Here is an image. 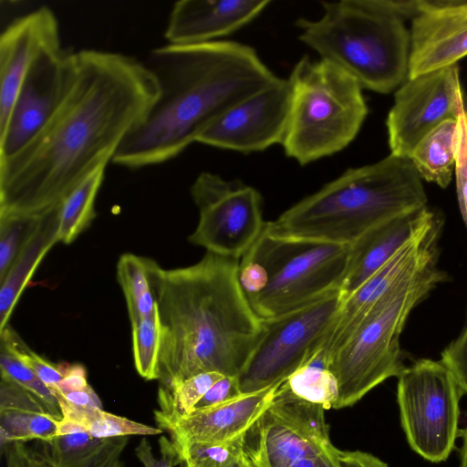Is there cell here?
Segmentation results:
<instances>
[{
  "label": "cell",
  "instance_id": "cell-1",
  "mask_svg": "<svg viewBox=\"0 0 467 467\" xmlns=\"http://www.w3.org/2000/svg\"><path fill=\"white\" fill-rule=\"evenodd\" d=\"M160 95L143 62L117 52L75 51L59 105L38 133L0 159V223L45 216L89 173L107 166Z\"/></svg>",
  "mask_w": 467,
  "mask_h": 467
},
{
  "label": "cell",
  "instance_id": "cell-2",
  "mask_svg": "<svg viewBox=\"0 0 467 467\" xmlns=\"http://www.w3.org/2000/svg\"><path fill=\"white\" fill-rule=\"evenodd\" d=\"M239 260L206 252L196 264L150 271L161 324L160 386L203 372L238 377L259 341L262 320L238 278Z\"/></svg>",
  "mask_w": 467,
  "mask_h": 467
},
{
  "label": "cell",
  "instance_id": "cell-3",
  "mask_svg": "<svg viewBox=\"0 0 467 467\" xmlns=\"http://www.w3.org/2000/svg\"><path fill=\"white\" fill-rule=\"evenodd\" d=\"M145 64L160 95L112 159L132 170L177 157L222 113L276 77L253 47L234 41L167 44Z\"/></svg>",
  "mask_w": 467,
  "mask_h": 467
},
{
  "label": "cell",
  "instance_id": "cell-4",
  "mask_svg": "<svg viewBox=\"0 0 467 467\" xmlns=\"http://www.w3.org/2000/svg\"><path fill=\"white\" fill-rule=\"evenodd\" d=\"M426 206L422 179L410 158L390 153L348 169L266 222L265 230L285 241L350 244L374 226Z\"/></svg>",
  "mask_w": 467,
  "mask_h": 467
},
{
  "label": "cell",
  "instance_id": "cell-5",
  "mask_svg": "<svg viewBox=\"0 0 467 467\" xmlns=\"http://www.w3.org/2000/svg\"><path fill=\"white\" fill-rule=\"evenodd\" d=\"M317 20L299 18V39L361 86L389 93L409 78L410 35L381 0L322 2Z\"/></svg>",
  "mask_w": 467,
  "mask_h": 467
},
{
  "label": "cell",
  "instance_id": "cell-6",
  "mask_svg": "<svg viewBox=\"0 0 467 467\" xmlns=\"http://www.w3.org/2000/svg\"><path fill=\"white\" fill-rule=\"evenodd\" d=\"M291 103L282 146L301 165L349 145L368 114L361 86L334 64L303 57L288 78Z\"/></svg>",
  "mask_w": 467,
  "mask_h": 467
},
{
  "label": "cell",
  "instance_id": "cell-7",
  "mask_svg": "<svg viewBox=\"0 0 467 467\" xmlns=\"http://www.w3.org/2000/svg\"><path fill=\"white\" fill-rule=\"evenodd\" d=\"M445 278L446 274L433 265L387 293L366 312L328 357L338 389L332 409L354 405L379 384L404 371L400 340L405 323L412 309Z\"/></svg>",
  "mask_w": 467,
  "mask_h": 467
},
{
  "label": "cell",
  "instance_id": "cell-8",
  "mask_svg": "<svg viewBox=\"0 0 467 467\" xmlns=\"http://www.w3.org/2000/svg\"><path fill=\"white\" fill-rule=\"evenodd\" d=\"M349 249V244L277 239L265 227L244 254L261 264L267 274L265 288L248 299L255 315L261 320L274 318L340 290Z\"/></svg>",
  "mask_w": 467,
  "mask_h": 467
},
{
  "label": "cell",
  "instance_id": "cell-9",
  "mask_svg": "<svg viewBox=\"0 0 467 467\" xmlns=\"http://www.w3.org/2000/svg\"><path fill=\"white\" fill-rule=\"evenodd\" d=\"M400 423L410 448L438 463L448 459L459 436L460 400L463 394L441 361L420 358L398 377Z\"/></svg>",
  "mask_w": 467,
  "mask_h": 467
},
{
  "label": "cell",
  "instance_id": "cell-10",
  "mask_svg": "<svg viewBox=\"0 0 467 467\" xmlns=\"http://www.w3.org/2000/svg\"><path fill=\"white\" fill-rule=\"evenodd\" d=\"M343 302L340 290L279 317L262 320L263 332L237 377L242 394L285 382L325 344Z\"/></svg>",
  "mask_w": 467,
  "mask_h": 467
},
{
  "label": "cell",
  "instance_id": "cell-11",
  "mask_svg": "<svg viewBox=\"0 0 467 467\" xmlns=\"http://www.w3.org/2000/svg\"><path fill=\"white\" fill-rule=\"evenodd\" d=\"M199 212L198 224L189 242L206 252L239 260L262 234V197L239 180L202 172L191 186Z\"/></svg>",
  "mask_w": 467,
  "mask_h": 467
},
{
  "label": "cell",
  "instance_id": "cell-12",
  "mask_svg": "<svg viewBox=\"0 0 467 467\" xmlns=\"http://www.w3.org/2000/svg\"><path fill=\"white\" fill-rule=\"evenodd\" d=\"M467 107L458 65L414 78L397 89L386 125L392 154L409 157L419 141Z\"/></svg>",
  "mask_w": 467,
  "mask_h": 467
},
{
  "label": "cell",
  "instance_id": "cell-13",
  "mask_svg": "<svg viewBox=\"0 0 467 467\" xmlns=\"http://www.w3.org/2000/svg\"><path fill=\"white\" fill-rule=\"evenodd\" d=\"M325 410L322 405L295 396L282 383L252 427L267 466L287 467L331 450Z\"/></svg>",
  "mask_w": 467,
  "mask_h": 467
},
{
  "label": "cell",
  "instance_id": "cell-14",
  "mask_svg": "<svg viewBox=\"0 0 467 467\" xmlns=\"http://www.w3.org/2000/svg\"><path fill=\"white\" fill-rule=\"evenodd\" d=\"M288 78L275 77L214 119L197 142L244 153L282 144L290 110Z\"/></svg>",
  "mask_w": 467,
  "mask_h": 467
},
{
  "label": "cell",
  "instance_id": "cell-15",
  "mask_svg": "<svg viewBox=\"0 0 467 467\" xmlns=\"http://www.w3.org/2000/svg\"><path fill=\"white\" fill-rule=\"evenodd\" d=\"M74 53L60 43L45 48L28 68L5 129L0 131V159L26 146L54 113L67 90Z\"/></svg>",
  "mask_w": 467,
  "mask_h": 467
},
{
  "label": "cell",
  "instance_id": "cell-16",
  "mask_svg": "<svg viewBox=\"0 0 467 467\" xmlns=\"http://www.w3.org/2000/svg\"><path fill=\"white\" fill-rule=\"evenodd\" d=\"M441 221L432 220L363 285L343 299L337 319L321 349L329 357L366 312L392 289L437 264Z\"/></svg>",
  "mask_w": 467,
  "mask_h": 467
},
{
  "label": "cell",
  "instance_id": "cell-17",
  "mask_svg": "<svg viewBox=\"0 0 467 467\" xmlns=\"http://www.w3.org/2000/svg\"><path fill=\"white\" fill-rule=\"evenodd\" d=\"M282 383L263 390L241 394L229 401L179 415L164 405L155 410L158 428L177 443H223L244 435L272 402Z\"/></svg>",
  "mask_w": 467,
  "mask_h": 467
},
{
  "label": "cell",
  "instance_id": "cell-18",
  "mask_svg": "<svg viewBox=\"0 0 467 467\" xmlns=\"http://www.w3.org/2000/svg\"><path fill=\"white\" fill-rule=\"evenodd\" d=\"M410 35L409 78L456 65L467 56V1L425 0Z\"/></svg>",
  "mask_w": 467,
  "mask_h": 467
},
{
  "label": "cell",
  "instance_id": "cell-19",
  "mask_svg": "<svg viewBox=\"0 0 467 467\" xmlns=\"http://www.w3.org/2000/svg\"><path fill=\"white\" fill-rule=\"evenodd\" d=\"M60 43L57 19L41 6L12 21L0 36V131L7 124L17 93L35 58Z\"/></svg>",
  "mask_w": 467,
  "mask_h": 467
},
{
  "label": "cell",
  "instance_id": "cell-20",
  "mask_svg": "<svg viewBox=\"0 0 467 467\" xmlns=\"http://www.w3.org/2000/svg\"><path fill=\"white\" fill-rule=\"evenodd\" d=\"M269 0H181L170 13L164 36L168 44L216 41L257 17Z\"/></svg>",
  "mask_w": 467,
  "mask_h": 467
},
{
  "label": "cell",
  "instance_id": "cell-21",
  "mask_svg": "<svg viewBox=\"0 0 467 467\" xmlns=\"http://www.w3.org/2000/svg\"><path fill=\"white\" fill-rule=\"evenodd\" d=\"M435 214L427 206L401 213L374 226L350 244L340 287L343 299L386 265Z\"/></svg>",
  "mask_w": 467,
  "mask_h": 467
},
{
  "label": "cell",
  "instance_id": "cell-22",
  "mask_svg": "<svg viewBox=\"0 0 467 467\" xmlns=\"http://www.w3.org/2000/svg\"><path fill=\"white\" fill-rule=\"evenodd\" d=\"M58 223L59 206L27 223L16 256L1 281L0 330L8 325L17 300L38 265L51 247L58 243Z\"/></svg>",
  "mask_w": 467,
  "mask_h": 467
},
{
  "label": "cell",
  "instance_id": "cell-23",
  "mask_svg": "<svg viewBox=\"0 0 467 467\" xmlns=\"http://www.w3.org/2000/svg\"><path fill=\"white\" fill-rule=\"evenodd\" d=\"M1 444L31 440L47 441L57 436L59 420L27 390L1 377Z\"/></svg>",
  "mask_w": 467,
  "mask_h": 467
},
{
  "label": "cell",
  "instance_id": "cell-24",
  "mask_svg": "<svg viewBox=\"0 0 467 467\" xmlns=\"http://www.w3.org/2000/svg\"><path fill=\"white\" fill-rule=\"evenodd\" d=\"M458 121L447 119L415 146L410 160L422 180L446 188L455 165Z\"/></svg>",
  "mask_w": 467,
  "mask_h": 467
},
{
  "label": "cell",
  "instance_id": "cell-25",
  "mask_svg": "<svg viewBox=\"0 0 467 467\" xmlns=\"http://www.w3.org/2000/svg\"><path fill=\"white\" fill-rule=\"evenodd\" d=\"M118 439L94 438L61 420L56 437L38 441L56 467H93Z\"/></svg>",
  "mask_w": 467,
  "mask_h": 467
},
{
  "label": "cell",
  "instance_id": "cell-26",
  "mask_svg": "<svg viewBox=\"0 0 467 467\" xmlns=\"http://www.w3.org/2000/svg\"><path fill=\"white\" fill-rule=\"evenodd\" d=\"M107 166H100L84 178L59 205L57 240L71 244L96 216L95 202Z\"/></svg>",
  "mask_w": 467,
  "mask_h": 467
},
{
  "label": "cell",
  "instance_id": "cell-27",
  "mask_svg": "<svg viewBox=\"0 0 467 467\" xmlns=\"http://www.w3.org/2000/svg\"><path fill=\"white\" fill-rule=\"evenodd\" d=\"M57 396V395H56ZM62 420L94 438L112 439L129 435H156L161 433L158 427L120 417L102 409L73 405L57 396Z\"/></svg>",
  "mask_w": 467,
  "mask_h": 467
},
{
  "label": "cell",
  "instance_id": "cell-28",
  "mask_svg": "<svg viewBox=\"0 0 467 467\" xmlns=\"http://www.w3.org/2000/svg\"><path fill=\"white\" fill-rule=\"evenodd\" d=\"M153 262L133 254H124L119 259L117 279L126 298L130 322L151 316L157 307L150 279Z\"/></svg>",
  "mask_w": 467,
  "mask_h": 467
},
{
  "label": "cell",
  "instance_id": "cell-29",
  "mask_svg": "<svg viewBox=\"0 0 467 467\" xmlns=\"http://www.w3.org/2000/svg\"><path fill=\"white\" fill-rule=\"evenodd\" d=\"M283 385L295 396L322 405L326 410L333 408L338 396L337 381L329 368L328 356L321 349Z\"/></svg>",
  "mask_w": 467,
  "mask_h": 467
},
{
  "label": "cell",
  "instance_id": "cell-30",
  "mask_svg": "<svg viewBox=\"0 0 467 467\" xmlns=\"http://www.w3.org/2000/svg\"><path fill=\"white\" fill-rule=\"evenodd\" d=\"M132 350L138 373L145 379H158L161 324L158 308L148 317L130 322Z\"/></svg>",
  "mask_w": 467,
  "mask_h": 467
},
{
  "label": "cell",
  "instance_id": "cell-31",
  "mask_svg": "<svg viewBox=\"0 0 467 467\" xmlns=\"http://www.w3.org/2000/svg\"><path fill=\"white\" fill-rule=\"evenodd\" d=\"M245 434L223 443L171 441L183 467H226L242 455Z\"/></svg>",
  "mask_w": 467,
  "mask_h": 467
},
{
  "label": "cell",
  "instance_id": "cell-32",
  "mask_svg": "<svg viewBox=\"0 0 467 467\" xmlns=\"http://www.w3.org/2000/svg\"><path fill=\"white\" fill-rule=\"evenodd\" d=\"M1 377L7 378L35 396L57 420L62 419L57 398L27 366L4 348L0 351Z\"/></svg>",
  "mask_w": 467,
  "mask_h": 467
},
{
  "label": "cell",
  "instance_id": "cell-33",
  "mask_svg": "<svg viewBox=\"0 0 467 467\" xmlns=\"http://www.w3.org/2000/svg\"><path fill=\"white\" fill-rule=\"evenodd\" d=\"M223 376L219 372H203L169 389L160 386L159 404L168 407L179 415L188 414L208 389Z\"/></svg>",
  "mask_w": 467,
  "mask_h": 467
},
{
  "label": "cell",
  "instance_id": "cell-34",
  "mask_svg": "<svg viewBox=\"0 0 467 467\" xmlns=\"http://www.w3.org/2000/svg\"><path fill=\"white\" fill-rule=\"evenodd\" d=\"M1 348L27 366L46 385L54 388L62 379L59 365H54L35 353L9 324L0 330Z\"/></svg>",
  "mask_w": 467,
  "mask_h": 467
},
{
  "label": "cell",
  "instance_id": "cell-35",
  "mask_svg": "<svg viewBox=\"0 0 467 467\" xmlns=\"http://www.w3.org/2000/svg\"><path fill=\"white\" fill-rule=\"evenodd\" d=\"M458 133L455 155V180L460 212L467 228V107L457 118Z\"/></svg>",
  "mask_w": 467,
  "mask_h": 467
},
{
  "label": "cell",
  "instance_id": "cell-36",
  "mask_svg": "<svg viewBox=\"0 0 467 467\" xmlns=\"http://www.w3.org/2000/svg\"><path fill=\"white\" fill-rule=\"evenodd\" d=\"M441 361L452 373L463 394H467V322L460 335L443 349Z\"/></svg>",
  "mask_w": 467,
  "mask_h": 467
},
{
  "label": "cell",
  "instance_id": "cell-37",
  "mask_svg": "<svg viewBox=\"0 0 467 467\" xmlns=\"http://www.w3.org/2000/svg\"><path fill=\"white\" fill-rule=\"evenodd\" d=\"M5 451L6 467H56L42 450H34L23 441H11L1 444Z\"/></svg>",
  "mask_w": 467,
  "mask_h": 467
},
{
  "label": "cell",
  "instance_id": "cell-38",
  "mask_svg": "<svg viewBox=\"0 0 467 467\" xmlns=\"http://www.w3.org/2000/svg\"><path fill=\"white\" fill-rule=\"evenodd\" d=\"M241 394L237 377L223 376L208 389L192 411L229 401Z\"/></svg>",
  "mask_w": 467,
  "mask_h": 467
},
{
  "label": "cell",
  "instance_id": "cell-39",
  "mask_svg": "<svg viewBox=\"0 0 467 467\" xmlns=\"http://www.w3.org/2000/svg\"><path fill=\"white\" fill-rule=\"evenodd\" d=\"M161 457L157 458L152 453L149 441L141 439L135 449V453L139 461L144 467H173L180 463L177 452L171 441L162 437L160 440Z\"/></svg>",
  "mask_w": 467,
  "mask_h": 467
},
{
  "label": "cell",
  "instance_id": "cell-40",
  "mask_svg": "<svg viewBox=\"0 0 467 467\" xmlns=\"http://www.w3.org/2000/svg\"><path fill=\"white\" fill-rule=\"evenodd\" d=\"M58 365L63 373V379L52 388L55 393L64 394L81 390L89 386L87 381L86 369L82 365H68L67 363Z\"/></svg>",
  "mask_w": 467,
  "mask_h": 467
},
{
  "label": "cell",
  "instance_id": "cell-41",
  "mask_svg": "<svg viewBox=\"0 0 467 467\" xmlns=\"http://www.w3.org/2000/svg\"><path fill=\"white\" fill-rule=\"evenodd\" d=\"M339 467H389L371 453L361 451L337 450Z\"/></svg>",
  "mask_w": 467,
  "mask_h": 467
},
{
  "label": "cell",
  "instance_id": "cell-42",
  "mask_svg": "<svg viewBox=\"0 0 467 467\" xmlns=\"http://www.w3.org/2000/svg\"><path fill=\"white\" fill-rule=\"evenodd\" d=\"M55 394L73 405L102 409L99 398L90 386L81 390Z\"/></svg>",
  "mask_w": 467,
  "mask_h": 467
},
{
  "label": "cell",
  "instance_id": "cell-43",
  "mask_svg": "<svg viewBox=\"0 0 467 467\" xmlns=\"http://www.w3.org/2000/svg\"><path fill=\"white\" fill-rule=\"evenodd\" d=\"M243 458L248 467H268L262 456L252 429L246 432L244 437Z\"/></svg>",
  "mask_w": 467,
  "mask_h": 467
},
{
  "label": "cell",
  "instance_id": "cell-44",
  "mask_svg": "<svg viewBox=\"0 0 467 467\" xmlns=\"http://www.w3.org/2000/svg\"><path fill=\"white\" fill-rule=\"evenodd\" d=\"M335 446L322 454L296 461L287 467H339Z\"/></svg>",
  "mask_w": 467,
  "mask_h": 467
},
{
  "label": "cell",
  "instance_id": "cell-45",
  "mask_svg": "<svg viewBox=\"0 0 467 467\" xmlns=\"http://www.w3.org/2000/svg\"><path fill=\"white\" fill-rule=\"evenodd\" d=\"M128 442V436L119 437L117 442L93 467H124L120 460L122 451Z\"/></svg>",
  "mask_w": 467,
  "mask_h": 467
},
{
  "label": "cell",
  "instance_id": "cell-46",
  "mask_svg": "<svg viewBox=\"0 0 467 467\" xmlns=\"http://www.w3.org/2000/svg\"><path fill=\"white\" fill-rule=\"evenodd\" d=\"M226 467H245L244 462V459H243V452H242V455L239 458H237L234 462H232Z\"/></svg>",
  "mask_w": 467,
  "mask_h": 467
},
{
  "label": "cell",
  "instance_id": "cell-47",
  "mask_svg": "<svg viewBox=\"0 0 467 467\" xmlns=\"http://www.w3.org/2000/svg\"><path fill=\"white\" fill-rule=\"evenodd\" d=\"M243 459H244V458H243ZM244 465H245V467H248V466L246 465L245 462H244Z\"/></svg>",
  "mask_w": 467,
  "mask_h": 467
}]
</instances>
